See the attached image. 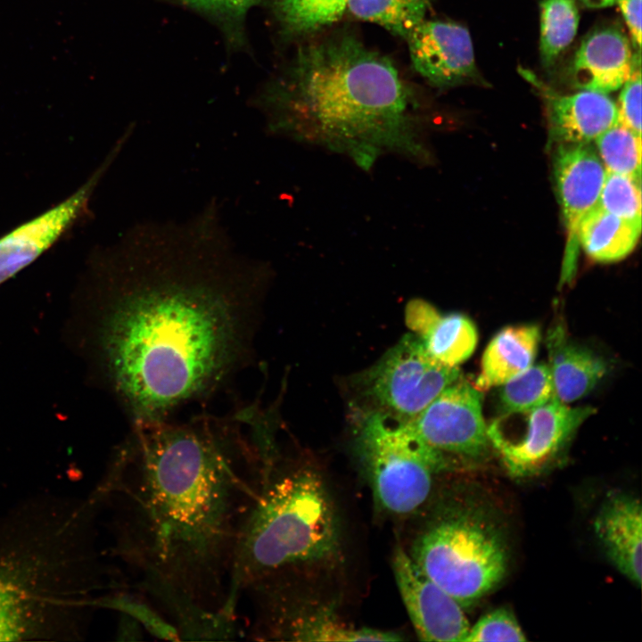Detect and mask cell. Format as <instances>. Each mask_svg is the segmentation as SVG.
Returning a JSON list of instances; mask_svg holds the SVG:
<instances>
[{
	"mask_svg": "<svg viewBox=\"0 0 642 642\" xmlns=\"http://www.w3.org/2000/svg\"><path fill=\"white\" fill-rule=\"evenodd\" d=\"M98 342L132 423L204 405L249 366L270 270L241 252L210 201L126 235Z\"/></svg>",
	"mask_w": 642,
	"mask_h": 642,
	"instance_id": "1",
	"label": "cell"
},
{
	"mask_svg": "<svg viewBox=\"0 0 642 642\" xmlns=\"http://www.w3.org/2000/svg\"><path fill=\"white\" fill-rule=\"evenodd\" d=\"M132 425L112 478L128 588L180 640L230 639L237 551L263 481L251 410Z\"/></svg>",
	"mask_w": 642,
	"mask_h": 642,
	"instance_id": "2",
	"label": "cell"
},
{
	"mask_svg": "<svg viewBox=\"0 0 642 642\" xmlns=\"http://www.w3.org/2000/svg\"><path fill=\"white\" fill-rule=\"evenodd\" d=\"M420 100L389 58L339 31L301 44L252 103L270 133L318 144L368 169L387 152L429 160Z\"/></svg>",
	"mask_w": 642,
	"mask_h": 642,
	"instance_id": "3",
	"label": "cell"
},
{
	"mask_svg": "<svg viewBox=\"0 0 642 642\" xmlns=\"http://www.w3.org/2000/svg\"><path fill=\"white\" fill-rule=\"evenodd\" d=\"M340 549L338 522L325 484L307 468L279 471L273 465L240 540L234 592L299 565L327 561Z\"/></svg>",
	"mask_w": 642,
	"mask_h": 642,
	"instance_id": "4",
	"label": "cell"
},
{
	"mask_svg": "<svg viewBox=\"0 0 642 642\" xmlns=\"http://www.w3.org/2000/svg\"><path fill=\"white\" fill-rule=\"evenodd\" d=\"M409 556L461 605L490 592L506 569V548L498 531L474 511L458 506L435 513L416 538Z\"/></svg>",
	"mask_w": 642,
	"mask_h": 642,
	"instance_id": "5",
	"label": "cell"
},
{
	"mask_svg": "<svg viewBox=\"0 0 642 642\" xmlns=\"http://www.w3.org/2000/svg\"><path fill=\"white\" fill-rule=\"evenodd\" d=\"M358 449L376 501L397 515L420 508L431 493L433 475L449 465L421 440L409 421L379 410L365 418Z\"/></svg>",
	"mask_w": 642,
	"mask_h": 642,
	"instance_id": "6",
	"label": "cell"
},
{
	"mask_svg": "<svg viewBox=\"0 0 642 642\" xmlns=\"http://www.w3.org/2000/svg\"><path fill=\"white\" fill-rule=\"evenodd\" d=\"M460 376L457 366L441 364L420 338L406 334L362 378L366 395L383 411L409 421Z\"/></svg>",
	"mask_w": 642,
	"mask_h": 642,
	"instance_id": "7",
	"label": "cell"
},
{
	"mask_svg": "<svg viewBox=\"0 0 642 642\" xmlns=\"http://www.w3.org/2000/svg\"><path fill=\"white\" fill-rule=\"evenodd\" d=\"M594 413L591 407H570L553 398L521 412V427L515 424L514 429L496 419L487 426V433L508 473L527 477L551 463Z\"/></svg>",
	"mask_w": 642,
	"mask_h": 642,
	"instance_id": "8",
	"label": "cell"
},
{
	"mask_svg": "<svg viewBox=\"0 0 642 642\" xmlns=\"http://www.w3.org/2000/svg\"><path fill=\"white\" fill-rule=\"evenodd\" d=\"M482 399L481 391L458 378L409 423L421 440L449 464L453 457L477 458L490 445Z\"/></svg>",
	"mask_w": 642,
	"mask_h": 642,
	"instance_id": "9",
	"label": "cell"
},
{
	"mask_svg": "<svg viewBox=\"0 0 642 642\" xmlns=\"http://www.w3.org/2000/svg\"><path fill=\"white\" fill-rule=\"evenodd\" d=\"M553 178L566 231L559 285L572 283L577 269L578 230L582 218L597 205L606 170L589 144H557Z\"/></svg>",
	"mask_w": 642,
	"mask_h": 642,
	"instance_id": "10",
	"label": "cell"
},
{
	"mask_svg": "<svg viewBox=\"0 0 642 642\" xmlns=\"http://www.w3.org/2000/svg\"><path fill=\"white\" fill-rule=\"evenodd\" d=\"M392 568L419 639L465 642L470 625L461 605L424 574L401 547L394 551Z\"/></svg>",
	"mask_w": 642,
	"mask_h": 642,
	"instance_id": "11",
	"label": "cell"
},
{
	"mask_svg": "<svg viewBox=\"0 0 642 642\" xmlns=\"http://www.w3.org/2000/svg\"><path fill=\"white\" fill-rule=\"evenodd\" d=\"M406 40L413 68L433 86L449 88L479 78L465 27L424 20Z\"/></svg>",
	"mask_w": 642,
	"mask_h": 642,
	"instance_id": "12",
	"label": "cell"
},
{
	"mask_svg": "<svg viewBox=\"0 0 642 642\" xmlns=\"http://www.w3.org/2000/svg\"><path fill=\"white\" fill-rule=\"evenodd\" d=\"M116 146L97 172L65 201L0 238V284L30 264L64 232L86 205L93 188L113 160Z\"/></svg>",
	"mask_w": 642,
	"mask_h": 642,
	"instance_id": "13",
	"label": "cell"
},
{
	"mask_svg": "<svg viewBox=\"0 0 642 642\" xmlns=\"http://www.w3.org/2000/svg\"><path fill=\"white\" fill-rule=\"evenodd\" d=\"M521 74L544 99L551 142L589 144L618 123L617 104L606 94L582 90L561 95L531 71L521 69Z\"/></svg>",
	"mask_w": 642,
	"mask_h": 642,
	"instance_id": "14",
	"label": "cell"
},
{
	"mask_svg": "<svg viewBox=\"0 0 642 642\" xmlns=\"http://www.w3.org/2000/svg\"><path fill=\"white\" fill-rule=\"evenodd\" d=\"M625 33L613 26L597 29L577 49L570 68L579 89L608 94L620 89L631 73L634 54Z\"/></svg>",
	"mask_w": 642,
	"mask_h": 642,
	"instance_id": "15",
	"label": "cell"
},
{
	"mask_svg": "<svg viewBox=\"0 0 642 642\" xmlns=\"http://www.w3.org/2000/svg\"><path fill=\"white\" fill-rule=\"evenodd\" d=\"M596 535L614 566L641 585L642 512L638 498L616 494L605 501L594 522Z\"/></svg>",
	"mask_w": 642,
	"mask_h": 642,
	"instance_id": "16",
	"label": "cell"
},
{
	"mask_svg": "<svg viewBox=\"0 0 642 642\" xmlns=\"http://www.w3.org/2000/svg\"><path fill=\"white\" fill-rule=\"evenodd\" d=\"M406 322L428 354L441 364L457 366L476 348L477 329L465 315H441L430 303L414 300L407 306Z\"/></svg>",
	"mask_w": 642,
	"mask_h": 642,
	"instance_id": "17",
	"label": "cell"
},
{
	"mask_svg": "<svg viewBox=\"0 0 642 642\" xmlns=\"http://www.w3.org/2000/svg\"><path fill=\"white\" fill-rule=\"evenodd\" d=\"M547 344L554 394L561 402L569 404L586 396L607 372L606 362L569 341L561 325L551 330Z\"/></svg>",
	"mask_w": 642,
	"mask_h": 642,
	"instance_id": "18",
	"label": "cell"
},
{
	"mask_svg": "<svg viewBox=\"0 0 642 642\" xmlns=\"http://www.w3.org/2000/svg\"><path fill=\"white\" fill-rule=\"evenodd\" d=\"M540 330L536 325L506 326L488 343L474 386L481 391L500 386L530 367L538 352Z\"/></svg>",
	"mask_w": 642,
	"mask_h": 642,
	"instance_id": "19",
	"label": "cell"
},
{
	"mask_svg": "<svg viewBox=\"0 0 642 642\" xmlns=\"http://www.w3.org/2000/svg\"><path fill=\"white\" fill-rule=\"evenodd\" d=\"M640 233L641 224L619 218L597 205L582 218L578 242L594 261L612 263L633 251Z\"/></svg>",
	"mask_w": 642,
	"mask_h": 642,
	"instance_id": "20",
	"label": "cell"
},
{
	"mask_svg": "<svg viewBox=\"0 0 642 642\" xmlns=\"http://www.w3.org/2000/svg\"><path fill=\"white\" fill-rule=\"evenodd\" d=\"M279 637L303 641H399L403 638L395 632L374 629H354L321 613L308 617L288 618L271 629L262 639Z\"/></svg>",
	"mask_w": 642,
	"mask_h": 642,
	"instance_id": "21",
	"label": "cell"
},
{
	"mask_svg": "<svg viewBox=\"0 0 642 642\" xmlns=\"http://www.w3.org/2000/svg\"><path fill=\"white\" fill-rule=\"evenodd\" d=\"M348 0H269L272 16L284 38L318 32L340 21Z\"/></svg>",
	"mask_w": 642,
	"mask_h": 642,
	"instance_id": "22",
	"label": "cell"
},
{
	"mask_svg": "<svg viewBox=\"0 0 642 642\" xmlns=\"http://www.w3.org/2000/svg\"><path fill=\"white\" fill-rule=\"evenodd\" d=\"M430 0H348L347 10L356 18L376 23L406 39L425 20Z\"/></svg>",
	"mask_w": 642,
	"mask_h": 642,
	"instance_id": "23",
	"label": "cell"
},
{
	"mask_svg": "<svg viewBox=\"0 0 642 642\" xmlns=\"http://www.w3.org/2000/svg\"><path fill=\"white\" fill-rule=\"evenodd\" d=\"M179 4L200 14L221 32L227 49L248 51L246 17L250 10L263 0H175Z\"/></svg>",
	"mask_w": 642,
	"mask_h": 642,
	"instance_id": "24",
	"label": "cell"
},
{
	"mask_svg": "<svg viewBox=\"0 0 642 642\" xmlns=\"http://www.w3.org/2000/svg\"><path fill=\"white\" fill-rule=\"evenodd\" d=\"M579 21L576 0L540 2L539 49L545 66H551L573 41Z\"/></svg>",
	"mask_w": 642,
	"mask_h": 642,
	"instance_id": "25",
	"label": "cell"
},
{
	"mask_svg": "<svg viewBox=\"0 0 642 642\" xmlns=\"http://www.w3.org/2000/svg\"><path fill=\"white\" fill-rule=\"evenodd\" d=\"M501 386L502 414L529 411L555 398L548 365H531Z\"/></svg>",
	"mask_w": 642,
	"mask_h": 642,
	"instance_id": "26",
	"label": "cell"
},
{
	"mask_svg": "<svg viewBox=\"0 0 642 642\" xmlns=\"http://www.w3.org/2000/svg\"><path fill=\"white\" fill-rule=\"evenodd\" d=\"M595 141L607 172L641 179V136L617 123Z\"/></svg>",
	"mask_w": 642,
	"mask_h": 642,
	"instance_id": "27",
	"label": "cell"
},
{
	"mask_svg": "<svg viewBox=\"0 0 642 642\" xmlns=\"http://www.w3.org/2000/svg\"><path fill=\"white\" fill-rule=\"evenodd\" d=\"M641 179L607 172L597 206L623 219L641 224Z\"/></svg>",
	"mask_w": 642,
	"mask_h": 642,
	"instance_id": "28",
	"label": "cell"
},
{
	"mask_svg": "<svg viewBox=\"0 0 642 642\" xmlns=\"http://www.w3.org/2000/svg\"><path fill=\"white\" fill-rule=\"evenodd\" d=\"M526 641L515 617L506 609L498 608L482 616L470 627L465 642Z\"/></svg>",
	"mask_w": 642,
	"mask_h": 642,
	"instance_id": "29",
	"label": "cell"
},
{
	"mask_svg": "<svg viewBox=\"0 0 642 642\" xmlns=\"http://www.w3.org/2000/svg\"><path fill=\"white\" fill-rule=\"evenodd\" d=\"M640 51L634 54L633 66L628 80L621 87L618 123L641 136V68Z\"/></svg>",
	"mask_w": 642,
	"mask_h": 642,
	"instance_id": "30",
	"label": "cell"
},
{
	"mask_svg": "<svg viewBox=\"0 0 642 642\" xmlns=\"http://www.w3.org/2000/svg\"><path fill=\"white\" fill-rule=\"evenodd\" d=\"M24 629L21 604L11 586L0 579V641L20 639Z\"/></svg>",
	"mask_w": 642,
	"mask_h": 642,
	"instance_id": "31",
	"label": "cell"
},
{
	"mask_svg": "<svg viewBox=\"0 0 642 642\" xmlns=\"http://www.w3.org/2000/svg\"><path fill=\"white\" fill-rule=\"evenodd\" d=\"M624 21L629 28L633 47L640 51L641 45V0H617Z\"/></svg>",
	"mask_w": 642,
	"mask_h": 642,
	"instance_id": "32",
	"label": "cell"
},
{
	"mask_svg": "<svg viewBox=\"0 0 642 642\" xmlns=\"http://www.w3.org/2000/svg\"><path fill=\"white\" fill-rule=\"evenodd\" d=\"M588 8H604L609 7L617 3V0H580Z\"/></svg>",
	"mask_w": 642,
	"mask_h": 642,
	"instance_id": "33",
	"label": "cell"
}]
</instances>
